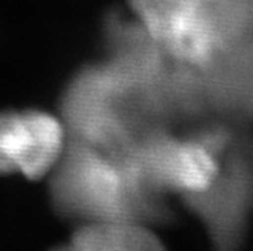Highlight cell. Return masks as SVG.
<instances>
[{
    "mask_svg": "<svg viewBox=\"0 0 253 251\" xmlns=\"http://www.w3.org/2000/svg\"><path fill=\"white\" fill-rule=\"evenodd\" d=\"M52 173L55 209L81 224L132 219L152 225L170 216L166 206L138 195L116 159L97 148L84 144L65 148Z\"/></svg>",
    "mask_w": 253,
    "mask_h": 251,
    "instance_id": "cell-1",
    "label": "cell"
},
{
    "mask_svg": "<svg viewBox=\"0 0 253 251\" xmlns=\"http://www.w3.org/2000/svg\"><path fill=\"white\" fill-rule=\"evenodd\" d=\"M158 44L176 59L203 65L226 44L215 0H130Z\"/></svg>",
    "mask_w": 253,
    "mask_h": 251,
    "instance_id": "cell-2",
    "label": "cell"
},
{
    "mask_svg": "<svg viewBox=\"0 0 253 251\" xmlns=\"http://www.w3.org/2000/svg\"><path fill=\"white\" fill-rule=\"evenodd\" d=\"M182 200L205 227L214 251H240L253 215V157L237 153L220 162L210 188Z\"/></svg>",
    "mask_w": 253,
    "mask_h": 251,
    "instance_id": "cell-3",
    "label": "cell"
},
{
    "mask_svg": "<svg viewBox=\"0 0 253 251\" xmlns=\"http://www.w3.org/2000/svg\"><path fill=\"white\" fill-rule=\"evenodd\" d=\"M68 244L76 251H167L149 224L132 219L84 222Z\"/></svg>",
    "mask_w": 253,
    "mask_h": 251,
    "instance_id": "cell-5",
    "label": "cell"
},
{
    "mask_svg": "<svg viewBox=\"0 0 253 251\" xmlns=\"http://www.w3.org/2000/svg\"><path fill=\"white\" fill-rule=\"evenodd\" d=\"M65 151V129L40 110L0 112V174L41 179Z\"/></svg>",
    "mask_w": 253,
    "mask_h": 251,
    "instance_id": "cell-4",
    "label": "cell"
},
{
    "mask_svg": "<svg viewBox=\"0 0 253 251\" xmlns=\"http://www.w3.org/2000/svg\"><path fill=\"white\" fill-rule=\"evenodd\" d=\"M53 251H76L70 244H67V245H64V247H59V248H56V250H53Z\"/></svg>",
    "mask_w": 253,
    "mask_h": 251,
    "instance_id": "cell-6",
    "label": "cell"
}]
</instances>
